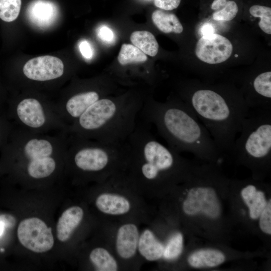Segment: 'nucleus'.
<instances>
[{
  "label": "nucleus",
  "instance_id": "obj_1",
  "mask_svg": "<svg viewBox=\"0 0 271 271\" xmlns=\"http://www.w3.org/2000/svg\"><path fill=\"white\" fill-rule=\"evenodd\" d=\"M140 115L145 122L154 125L168 147L211 161H219L221 153L208 130L190 107L182 100L171 99L162 103L144 100Z\"/></svg>",
  "mask_w": 271,
  "mask_h": 271
},
{
  "label": "nucleus",
  "instance_id": "obj_2",
  "mask_svg": "<svg viewBox=\"0 0 271 271\" xmlns=\"http://www.w3.org/2000/svg\"><path fill=\"white\" fill-rule=\"evenodd\" d=\"M144 100L129 95L104 97L69 126V133L104 144L125 143L137 124Z\"/></svg>",
  "mask_w": 271,
  "mask_h": 271
},
{
  "label": "nucleus",
  "instance_id": "obj_3",
  "mask_svg": "<svg viewBox=\"0 0 271 271\" xmlns=\"http://www.w3.org/2000/svg\"><path fill=\"white\" fill-rule=\"evenodd\" d=\"M221 91L196 88L184 94L182 101L202 121L220 153H231L236 137L249 110L241 96Z\"/></svg>",
  "mask_w": 271,
  "mask_h": 271
},
{
  "label": "nucleus",
  "instance_id": "obj_4",
  "mask_svg": "<svg viewBox=\"0 0 271 271\" xmlns=\"http://www.w3.org/2000/svg\"><path fill=\"white\" fill-rule=\"evenodd\" d=\"M126 144L128 160L133 163L138 174L147 181L174 174L184 166L178 153L158 141L146 122H137Z\"/></svg>",
  "mask_w": 271,
  "mask_h": 271
},
{
  "label": "nucleus",
  "instance_id": "obj_5",
  "mask_svg": "<svg viewBox=\"0 0 271 271\" xmlns=\"http://www.w3.org/2000/svg\"><path fill=\"white\" fill-rule=\"evenodd\" d=\"M240 133L231 153L242 162L255 167L266 166L271 154V110H249Z\"/></svg>",
  "mask_w": 271,
  "mask_h": 271
},
{
  "label": "nucleus",
  "instance_id": "obj_6",
  "mask_svg": "<svg viewBox=\"0 0 271 271\" xmlns=\"http://www.w3.org/2000/svg\"><path fill=\"white\" fill-rule=\"evenodd\" d=\"M127 155L126 142L110 145L69 134L66 157L83 173H105L117 164L127 161Z\"/></svg>",
  "mask_w": 271,
  "mask_h": 271
},
{
  "label": "nucleus",
  "instance_id": "obj_7",
  "mask_svg": "<svg viewBox=\"0 0 271 271\" xmlns=\"http://www.w3.org/2000/svg\"><path fill=\"white\" fill-rule=\"evenodd\" d=\"M19 127L37 133H69V125L58 113L54 103L39 97L25 96L13 106Z\"/></svg>",
  "mask_w": 271,
  "mask_h": 271
},
{
  "label": "nucleus",
  "instance_id": "obj_8",
  "mask_svg": "<svg viewBox=\"0 0 271 271\" xmlns=\"http://www.w3.org/2000/svg\"><path fill=\"white\" fill-rule=\"evenodd\" d=\"M17 235L24 247L35 252L48 251L54 243L51 228L37 217L22 220L18 227Z\"/></svg>",
  "mask_w": 271,
  "mask_h": 271
},
{
  "label": "nucleus",
  "instance_id": "obj_9",
  "mask_svg": "<svg viewBox=\"0 0 271 271\" xmlns=\"http://www.w3.org/2000/svg\"><path fill=\"white\" fill-rule=\"evenodd\" d=\"M184 212L188 215L202 213L216 219L221 214L220 204L215 190L209 186H196L191 188L183 203Z\"/></svg>",
  "mask_w": 271,
  "mask_h": 271
},
{
  "label": "nucleus",
  "instance_id": "obj_10",
  "mask_svg": "<svg viewBox=\"0 0 271 271\" xmlns=\"http://www.w3.org/2000/svg\"><path fill=\"white\" fill-rule=\"evenodd\" d=\"M232 50V45L227 38L214 33L202 36L197 43L195 54L202 61L215 64L227 60Z\"/></svg>",
  "mask_w": 271,
  "mask_h": 271
},
{
  "label": "nucleus",
  "instance_id": "obj_11",
  "mask_svg": "<svg viewBox=\"0 0 271 271\" xmlns=\"http://www.w3.org/2000/svg\"><path fill=\"white\" fill-rule=\"evenodd\" d=\"M25 76L28 79L45 82L61 78L64 73V66L59 58L52 56H42L27 61L23 68Z\"/></svg>",
  "mask_w": 271,
  "mask_h": 271
},
{
  "label": "nucleus",
  "instance_id": "obj_12",
  "mask_svg": "<svg viewBox=\"0 0 271 271\" xmlns=\"http://www.w3.org/2000/svg\"><path fill=\"white\" fill-rule=\"evenodd\" d=\"M139 237L138 229L134 224H125L119 228L116 238V248L121 257L128 259L134 255Z\"/></svg>",
  "mask_w": 271,
  "mask_h": 271
},
{
  "label": "nucleus",
  "instance_id": "obj_13",
  "mask_svg": "<svg viewBox=\"0 0 271 271\" xmlns=\"http://www.w3.org/2000/svg\"><path fill=\"white\" fill-rule=\"evenodd\" d=\"M27 15L33 25L40 28H46L54 23L57 18L58 11L53 3L37 0L29 6Z\"/></svg>",
  "mask_w": 271,
  "mask_h": 271
},
{
  "label": "nucleus",
  "instance_id": "obj_14",
  "mask_svg": "<svg viewBox=\"0 0 271 271\" xmlns=\"http://www.w3.org/2000/svg\"><path fill=\"white\" fill-rule=\"evenodd\" d=\"M83 210L74 206L65 210L59 217L56 226L57 238L60 241L68 240L83 217Z\"/></svg>",
  "mask_w": 271,
  "mask_h": 271
},
{
  "label": "nucleus",
  "instance_id": "obj_15",
  "mask_svg": "<svg viewBox=\"0 0 271 271\" xmlns=\"http://www.w3.org/2000/svg\"><path fill=\"white\" fill-rule=\"evenodd\" d=\"M95 205L101 212L110 215H122L128 212L130 208V203L126 198L111 193L99 195Z\"/></svg>",
  "mask_w": 271,
  "mask_h": 271
},
{
  "label": "nucleus",
  "instance_id": "obj_16",
  "mask_svg": "<svg viewBox=\"0 0 271 271\" xmlns=\"http://www.w3.org/2000/svg\"><path fill=\"white\" fill-rule=\"evenodd\" d=\"M241 195L249 208L250 217L252 219L259 218L267 202L264 193L254 185L248 184L242 188Z\"/></svg>",
  "mask_w": 271,
  "mask_h": 271
},
{
  "label": "nucleus",
  "instance_id": "obj_17",
  "mask_svg": "<svg viewBox=\"0 0 271 271\" xmlns=\"http://www.w3.org/2000/svg\"><path fill=\"white\" fill-rule=\"evenodd\" d=\"M138 248L147 260L154 261L163 255L164 246L149 229H146L139 237Z\"/></svg>",
  "mask_w": 271,
  "mask_h": 271
},
{
  "label": "nucleus",
  "instance_id": "obj_18",
  "mask_svg": "<svg viewBox=\"0 0 271 271\" xmlns=\"http://www.w3.org/2000/svg\"><path fill=\"white\" fill-rule=\"evenodd\" d=\"M224 254L218 250L201 249L194 252L188 257V262L195 268L212 267L222 263Z\"/></svg>",
  "mask_w": 271,
  "mask_h": 271
},
{
  "label": "nucleus",
  "instance_id": "obj_19",
  "mask_svg": "<svg viewBox=\"0 0 271 271\" xmlns=\"http://www.w3.org/2000/svg\"><path fill=\"white\" fill-rule=\"evenodd\" d=\"M152 19L155 26L163 33L179 34L183 31L182 24L174 14L156 10L153 13Z\"/></svg>",
  "mask_w": 271,
  "mask_h": 271
},
{
  "label": "nucleus",
  "instance_id": "obj_20",
  "mask_svg": "<svg viewBox=\"0 0 271 271\" xmlns=\"http://www.w3.org/2000/svg\"><path fill=\"white\" fill-rule=\"evenodd\" d=\"M130 40L132 44L145 54L154 57L158 52L159 44L153 34L147 31H137L131 33Z\"/></svg>",
  "mask_w": 271,
  "mask_h": 271
},
{
  "label": "nucleus",
  "instance_id": "obj_21",
  "mask_svg": "<svg viewBox=\"0 0 271 271\" xmlns=\"http://www.w3.org/2000/svg\"><path fill=\"white\" fill-rule=\"evenodd\" d=\"M89 257L97 270L116 271L117 269L115 259L105 248H94L90 253Z\"/></svg>",
  "mask_w": 271,
  "mask_h": 271
},
{
  "label": "nucleus",
  "instance_id": "obj_22",
  "mask_svg": "<svg viewBox=\"0 0 271 271\" xmlns=\"http://www.w3.org/2000/svg\"><path fill=\"white\" fill-rule=\"evenodd\" d=\"M119 63L125 65L147 61L146 55L138 47L131 44H122L117 57Z\"/></svg>",
  "mask_w": 271,
  "mask_h": 271
},
{
  "label": "nucleus",
  "instance_id": "obj_23",
  "mask_svg": "<svg viewBox=\"0 0 271 271\" xmlns=\"http://www.w3.org/2000/svg\"><path fill=\"white\" fill-rule=\"evenodd\" d=\"M22 0H0V19L6 22L15 20L19 15Z\"/></svg>",
  "mask_w": 271,
  "mask_h": 271
},
{
  "label": "nucleus",
  "instance_id": "obj_24",
  "mask_svg": "<svg viewBox=\"0 0 271 271\" xmlns=\"http://www.w3.org/2000/svg\"><path fill=\"white\" fill-rule=\"evenodd\" d=\"M254 17L260 18L258 25L260 29L267 34H271V8L261 5H253L249 10Z\"/></svg>",
  "mask_w": 271,
  "mask_h": 271
},
{
  "label": "nucleus",
  "instance_id": "obj_25",
  "mask_svg": "<svg viewBox=\"0 0 271 271\" xmlns=\"http://www.w3.org/2000/svg\"><path fill=\"white\" fill-rule=\"evenodd\" d=\"M183 248V237L181 233L174 234L164 246L163 256L166 259L177 258L182 253Z\"/></svg>",
  "mask_w": 271,
  "mask_h": 271
},
{
  "label": "nucleus",
  "instance_id": "obj_26",
  "mask_svg": "<svg viewBox=\"0 0 271 271\" xmlns=\"http://www.w3.org/2000/svg\"><path fill=\"white\" fill-rule=\"evenodd\" d=\"M238 8L236 3L233 1H227L226 5L213 14V19L215 21H229L236 16Z\"/></svg>",
  "mask_w": 271,
  "mask_h": 271
},
{
  "label": "nucleus",
  "instance_id": "obj_27",
  "mask_svg": "<svg viewBox=\"0 0 271 271\" xmlns=\"http://www.w3.org/2000/svg\"><path fill=\"white\" fill-rule=\"evenodd\" d=\"M259 225L260 229L264 233L271 234V200L267 202L265 207L261 212L259 216Z\"/></svg>",
  "mask_w": 271,
  "mask_h": 271
},
{
  "label": "nucleus",
  "instance_id": "obj_28",
  "mask_svg": "<svg viewBox=\"0 0 271 271\" xmlns=\"http://www.w3.org/2000/svg\"><path fill=\"white\" fill-rule=\"evenodd\" d=\"M181 0H154L155 5L162 10L171 11L179 6Z\"/></svg>",
  "mask_w": 271,
  "mask_h": 271
},
{
  "label": "nucleus",
  "instance_id": "obj_29",
  "mask_svg": "<svg viewBox=\"0 0 271 271\" xmlns=\"http://www.w3.org/2000/svg\"><path fill=\"white\" fill-rule=\"evenodd\" d=\"M97 35L100 40L106 43H111L114 39L112 31L105 26H102L99 28Z\"/></svg>",
  "mask_w": 271,
  "mask_h": 271
},
{
  "label": "nucleus",
  "instance_id": "obj_30",
  "mask_svg": "<svg viewBox=\"0 0 271 271\" xmlns=\"http://www.w3.org/2000/svg\"><path fill=\"white\" fill-rule=\"evenodd\" d=\"M79 48L82 55L86 59H91L93 56V49L90 43L87 41H81Z\"/></svg>",
  "mask_w": 271,
  "mask_h": 271
},
{
  "label": "nucleus",
  "instance_id": "obj_31",
  "mask_svg": "<svg viewBox=\"0 0 271 271\" xmlns=\"http://www.w3.org/2000/svg\"><path fill=\"white\" fill-rule=\"evenodd\" d=\"M0 221L4 223L5 227L8 228L13 227L16 224L15 218L8 214L0 215Z\"/></svg>",
  "mask_w": 271,
  "mask_h": 271
},
{
  "label": "nucleus",
  "instance_id": "obj_32",
  "mask_svg": "<svg viewBox=\"0 0 271 271\" xmlns=\"http://www.w3.org/2000/svg\"><path fill=\"white\" fill-rule=\"evenodd\" d=\"M215 29L213 25L210 23H206L201 28L202 36H206L214 34Z\"/></svg>",
  "mask_w": 271,
  "mask_h": 271
},
{
  "label": "nucleus",
  "instance_id": "obj_33",
  "mask_svg": "<svg viewBox=\"0 0 271 271\" xmlns=\"http://www.w3.org/2000/svg\"><path fill=\"white\" fill-rule=\"evenodd\" d=\"M227 1V0H214L211 8L215 11L219 10L226 5Z\"/></svg>",
  "mask_w": 271,
  "mask_h": 271
},
{
  "label": "nucleus",
  "instance_id": "obj_34",
  "mask_svg": "<svg viewBox=\"0 0 271 271\" xmlns=\"http://www.w3.org/2000/svg\"><path fill=\"white\" fill-rule=\"evenodd\" d=\"M5 225L2 222L0 221V236H2L4 232V228Z\"/></svg>",
  "mask_w": 271,
  "mask_h": 271
}]
</instances>
